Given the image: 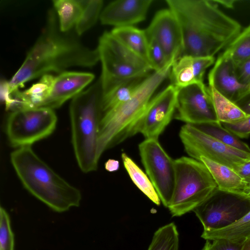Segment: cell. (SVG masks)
Segmentation results:
<instances>
[{
	"mask_svg": "<svg viewBox=\"0 0 250 250\" xmlns=\"http://www.w3.org/2000/svg\"><path fill=\"white\" fill-rule=\"evenodd\" d=\"M78 36L74 28L62 31L56 11L49 10L43 30L8 82L10 93L29 81L51 73H61L71 67L94 66L100 61L97 48L86 46Z\"/></svg>",
	"mask_w": 250,
	"mask_h": 250,
	"instance_id": "6da1fadb",
	"label": "cell"
},
{
	"mask_svg": "<svg viewBox=\"0 0 250 250\" xmlns=\"http://www.w3.org/2000/svg\"><path fill=\"white\" fill-rule=\"evenodd\" d=\"M179 23L184 56L214 57L241 32V26L212 0H166ZM179 57V58H180Z\"/></svg>",
	"mask_w": 250,
	"mask_h": 250,
	"instance_id": "7a4b0ae2",
	"label": "cell"
},
{
	"mask_svg": "<svg viewBox=\"0 0 250 250\" xmlns=\"http://www.w3.org/2000/svg\"><path fill=\"white\" fill-rule=\"evenodd\" d=\"M10 160L24 188L54 211L62 212L80 206V190L56 173L30 146L17 148Z\"/></svg>",
	"mask_w": 250,
	"mask_h": 250,
	"instance_id": "3957f363",
	"label": "cell"
},
{
	"mask_svg": "<svg viewBox=\"0 0 250 250\" xmlns=\"http://www.w3.org/2000/svg\"><path fill=\"white\" fill-rule=\"evenodd\" d=\"M174 62L153 71L140 83L132 97L113 109L101 115L98 133V156L137 133L140 122L153 95L169 75Z\"/></svg>",
	"mask_w": 250,
	"mask_h": 250,
	"instance_id": "277c9868",
	"label": "cell"
},
{
	"mask_svg": "<svg viewBox=\"0 0 250 250\" xmlns=\"http://www.w3.org/2000/svg\"><path fill=\"white\" fill-rule=\"evenodd\" d=\"M103 97L99 78L74 97L70 104L72 144L78 166L84 173L98 168L99 125Z\"/></svg>",
	"mask_w": 250,
	"mask_h": 250,
	"instance_id": "5b68a950",
	"label": "cell"
},
{
	"mask_svg": "<svg viewBox=\"0 0 250 250\" xmlns=\"http://www.w3.org/2000/svg\"><path fill=\"white\" fill-rule=\"evenodd\" d=\"M175 184L167 208L172 216L192 211L217 188L206 166L191 157L174 160Z\"/></svg>",
	"mask_w": 250,
	"mask_h": 250,
	"instance_id": "8992f818",
	"label": "cell"
},
{
	"mask_svg": "<svg viewBox=\"0 0 250 250\" xmlns=\"http://www.w3.org/2000/svg\"><path fill=\"white\" fill-rule=\"evenodd\" d=\"M102 64L103 96L128 81L148 76L152 70L145 60L119 41L111 32L100 38L97 47Z\"/></svg>",
	"mask_w": 250,
	"mask_h": 250,
	"instance_id": "52a82bcc",
	"label": "cell"
},
{
	"mask_svg": "<svg viewBox=\"0 0 250 250\" xmlns=\"http://www.w3.org/2000/svg\"><path fill=\"white\" fill-rule=\"evenodd\" d=\"M57 117L46 107L22 108L11 111L7 119L6 134L10 145L29 146L50 136L55 130Z\"/></svg>",
	"mask_w": 250,
	"mask_h": 250,
	"instance_id": "ba28073f",
	"label": "cell"
},
{
	"mask_svg": "<svg viewBox=\"0 0 250 250\" xmlns=\"http://www.w3.org/2000/svg\"><path fill=\"white\" fill-rule=\"evenodd\" d=\"M250 211V199L243 193L221 190L217 188L193 210L205 232L227 227Z\"/></svg>",
	"mask_w": 250,
	"mask_h": 250,
	"instance_id": "9c48e42d",
	"label": "cell"
},
{
	"mask_svg": "<svg viewBox=\"0 0 250 250\" xmlns=\"http://www.w3.org/2000/svg\"><path fill=\"white\" fill-rule=\"evenodd\" d=\"M179 137L186 152L198 161L203 156L233 169L250 160V152L226 145L190 124L181 127Z\"/></svg>",
	"mask_w": 250,
	"mask_h": 250,
	"instance_id": "30bf717a",
	"label": "cell"
},
{
	"mask_svg": "<svg viewBox=\"0 0 250 250\" xmlns=\"http://www.w3.org/2000/svg\"><path fill=\"white\" fill-rule=\"evenodd\" d=\"M139 151L146 172L163 205L168 208L175 184L174 160L162 147L158 139H145Z\"/></svg>",
	"mask_w": 250,
	"mask_h": 250,
	"instance_id": "8fae6325",
	"label": "cell"
},
{
	"mask_svg": "<svg viewBox=\"0 0 250 250\" xmlns=\"http://www.w3.org/2000/svg\"><path fill=\"white\" fill-rule=\"evenodd\" d=\"M174 118L192 125L220 123L208 87L195 83L179 89Z\"/></svg>",
	"mask_w": 250,
	"mask_h": 250,
	"instance_id": "7c38bea8",
	"label": "cell"
},
{
	"mask_svg": "<svg viewBox=\"0 0 250 250\" xmlns=\"http://www.w3.org/2000/svg\"><path fill=\"white\" fill-rule=\"evenodd\" d=\"M179 89L170 84L151 98L137 133L142 134L146 139H158L174 117Z\"/></svg>",
	"mask_w": 250,
	"mask_h": 250,
	"instance_id": "4fadbf2b",
	"label": "cell"
},
{
	"mask_svg": "<svg viewBox=\"0 0 250 250\" xmlns=\"http://www.w3.org/2000/svg\"><path fill=\"white\" fill-rule=\"evenodd\" d=\"M145 31L147 40L156 42L169 61H175L180 57L183 46L182 33L177 20L169 9L158 11Z\"/></svg>",
	"mask_w": 250,
	"mask_h": 250,
	"instance_id": "5bb4252c",
	"label": "cell"
},
{
	"mask_svg": "<svg viewBox=\"0 0 250 250\" xmlns=\"http://www.w3.org/2000/svg\"><path fill=\"white\" fill-rule=\"evenodd\" d=\"M236 68L232 60L223 52L208 75L209 85L234 103L249 93L250 89V86L239 82Z\"/></svg>",
	"mask_w": 250,
	"mask_h": 250,
	"instance_id": "9a60e30c",
	"label": "cell"
},
{
	"mask_svg": "<svg viewBox=\"0 0 250 250\" xmlns=\"http://www.w3.org/2000/svg\"><path fill=\"white\" fill-rule=\"evenodd\" d=\"M152 0H117L102 10L101 23L115 27L132 26L144 21Z\"/></svg>",
	"mask_w": 250,
	"mask_h": 250,
	"instance_id": "2e32d148",
	"label": "cell"
},
{
	"mask_svg": "<svg viewBox=\"0 0 250 250\" xmlns=\"http://www.w3.org/2000/svg\"><path fill=\"white\" fill-rule=\"evenodd\" d=\"M88 72L64 71L55 77L52 90L47 99L40 107L55 109L73 99L94 79Z\"/></svg>",
	"mask_w": 250,
	"mask_h": 250,
	"instance_id": "e0dca14e",
	"label": "cell"
},
{
	"mask_svg": "<svg viewBox=\"0 0 250 250\" xmlns=\"http://www.w3.org/2000/svg\"><path fill=\"white\" fill-rule=\"evenodd\" d=\"M214 57L184 56L173 63L169 73L172 84L178 89L203 82L207 69L214 62Z\"/></svg>",
	"mask_w": 250,
	"mask_h": 250,
	"instance_id": "ac0fdd59",
	"label": "cell"
},
{
	"mask_svg": "<svg viewBox=\"0 0 250 250\" xmlns=\"http://www.w3.org/2000/svg\"><path fill=\"white\" fill-rule=\"evenodd\" d=\"M55 77L51 74L43 75L29 88L23 91L17 89L11 93L15 100L11 111L40 107L50 94Z\"/></svg>",
	"mask_w": 250,
	"mask_h": 250,
	"instance_id": "d6986e66",
	"label": "cell"
},
{
	"mask_svg": "<svg viewBox=\"0 0 250 250\" xmlns=\"http://www.w3.org/2000/svg\"><path fill=\"white\" fill-rule=\"evenodd\" d=\"M199 161L207 167L217 188L223 190L243 193L247 185L231 168L201 156Z\"/></svg>",
	"mask_w": 250,
	"mask_h": 250,
	"instance_id": "ffe728a7",
	"label": "cell"
},
{
	"mask_svg": "<svg viewBox=\"0 0 250 250\" xmlns=\"http://www.w3.org/2000/svg\"><path fill=\"white\" fill-rule=\"evenodd\" d=\"M110 32L124 46L148 62V42L145 30L132 26L115 27Z\"/></svg>",
	"mask_w": 250,
	"mask_h": 250,
	"instance_id": "44dd1931",
	"label": "cell"
},
{
	"mask_svg": "<svg viewBox=\"0 0 250 250\" xmlns=\"http://www.w3.org/2000/svg\"><path fill=\"white\" fill-rule=\"evenodd\" d=\"M201 237L206 240L218 239L244 243L250 238V211L240 219L224 228L203 231Z\"/></svg>",
	"mask_w": 250,
	"mask_h": 250,
	"instance_id": "7402d4cb",
	"label": "cell"
},
{
	"mask_svg": "<svg viewBox=\"0 0 250 250\" xmlns=\"http://www.w3.org/2000/svg\"><path fill=\"white\" fill-rule=\"evenodd\" d=\"M86 0H54L60 29L66 32L73 29L83 11Z\"/></svg>",
	"mask_w": 250,
	"mask_h": 250,
	"instance_id": "603a6c76",
	"label": "cell"
},
{
	"mask_svg": "<svg viewBox=\"0 0 250 250\" xmlns=\"http://www.w3.org/2000/svg\"><path fill=\"white\" fill-rule=\"evenodd\" d=\"M214 108L221 123H233L246 118L247 115L235 103L232 102L213 87L208 85Z\"/></svg>",
	"mask_w": 250,
	"mask_h": 250,
	"instance_id": "cb8c5ba5",
	"label": "cell"
},
{
	"mask_svg": "<svg viewBox=\"0 0 250 250\" xmlns=\"http://www.w3.org/2000/svg\"><path fill=\"white\" fill-rule=\"evenodd\" d=\"M121 157L124 167L133 183L152 202L159 206L160 199L148 177L125 153H122Z\"/></svg>",
	"mask_w": 250,
	"mask_h": 250,
	"instance_id": "d4e9b609",
	"label": "cell"
},
{
	"mask_svg": "<svg viewBox=\"0 0 250 250\" xmlns=\"http://www.w3.org/2000/svg\"><path fill=\"white\" fill-rule=\"evenodd\" d=\"M146 78L135 79L123 83L104 95L102 101L101 115L128 100Z\"/></svg>",
	"mask_w": 250,
	"mask_h": 250,
	"instance_id": "484cf974",
	"label": "cell"
},
{
	"mask_svg": "<svg viewBox=\"0 0 250 250\" xmlns=\"http://www.w3.org/2000/svg\"><path fill=\"white\" fill-rule=\"evenodd\" d=\"M193 125L226 145L245 152H250L249 146L223 127L221 123H210Z\"/></svg>",
	"mask_w": 250,
	"mask_h": 250,
	"instance_id": "4316f807",
	"label": "cell"
},
{
	"mask_svg": "<svg viewBox=\"0 0 250 250\" xmlns=\"http://www.w3.org/2000/svg\"><path fill=\"white\" fill-rule=\"evenodd\" d=\"M179 233L173 223L157 230L147 250H178Z\"/></svg>",
	"mask_w": 250,
	"mask_h": 250,
	"instance_id": "83f0119b",
	"label": "cell"
},
{
	"mask_svg": "<svg viewBox=\"0 0 250 250\" xmlns=\"http://www.w3.org/2000/svg\"><path fill=\"white\" fill-rule=\"evenodd\" d=\"M224 52L236 66L250 58V24L240 33Z\"/></svg>",
	"mask_w": 250,
	"mask_h": 250,
	"instance_id": "f1b7e54d",
	"label": "cell"
},
{
	"mask_svg": "<svg viewBox=\"0 0 250 250\" xmlns=\"http://www.w3.org/2000/svg\"><path fill=\"white\" fill-rule=\"evenodd\" d=\"M103 6L102 0H86L82 15L74 27L78 35H81L96 23Z\"/></svg>",
	"mask_w": 250,
	"mask_h": 250,
	"instance_id": "f546056e",
	"label": "cell"
},
{
	"mask_svg": "<svg viewBox=\"0 0 250 250\" xmlns=\"http://www.w3.org/2000/svg\"><path fill=\"white\" fill-rule=\"evenodd\" d=\"M14 237L10 217L6 210L0 208V250H14Z\"/></svg>",
	"mask_w": 250,
	"mask_h": 250,
	"instance_id": "4dcf8cb0",
	"label": "cell"
},
{
	"mask_svg": "<svg viewBox=\"0 0 250 250\" xmlns=\"http://www.w3.org/2000/svg\"><path fill=\"white\" fill-rule=\"evenodd\" d=\"M147 61L153 71L160 70L168 63L175 61H169L161 46L153 40H148Z\"/></svg>",
	"mask_w": 250,
	"mask_h": 250,
	"instance_id": "1f68e13d",
	"label": "cell"
},
{
	"mask_svg": "<svg viewBox=\"0 0 250 250\" xmlns=\"http://www.w3.org/2000/svg\"><path fill=\"white\" fill-rule=\"evenodd\" d=\"M221 124L223 127L240 139H247L250 136V115L235 123Z\"/></svg>",
	"mask_w": 250,
	"mask_h": 250,
	"instance_id": "d6a6232c",
	"label": "cell"
},
{
	"mask_svg": "<svg viewBox=\"0 0 250 250\" xmlns=\"http://www.w3.org/2000/svg\"><path fill=\"white\" fill-rule=\"evenodd\" d=\"M207 240L202 250H241L243 243L232 242L228 240L218 239Z\"/></svg>",
	"mask_w": 250,
	"mask_h": 250,
	"instance_id": "836d02e7",
	"label": "cell"
},
{
	"mask_svg": "<svg viewBox=\"0 0 250 250\" xmlns=\"http://www.w3.org/2000/svg\"><path fill=\"white\" fill-rule=\"evenodd\" d=\"M236 72L239 82L250 86V58L236 66Z\"/></svg>",
	"mask_w": 250,
	"mask_h": 250,
	"instance_id": "e575fe53",
	"label": "cell"
},
{
	"mask_svg": "<svg viewBox=\"0 0 250 250\" xmlns=\"http://www.w3.org/2000/svg\"><path fill=\"white\" fill-rule=\"evenodd\" d=\"M233 170L248 185L250 184V160L237 166Z\"/></svg>",
	"mask_w": 250,
	"mask_h": 250,
	"instance_id": "d590c367",
	"label": "cell"
},
{
	"mask_svg": "<svg viewBox=\"0 0 250 250\" xmlns=\"http://www.w3.org/2000/svg\"><path fill=\"white\" fill-rule=\"evenodd\" d=\"M247 115H250V93L235 103Z\"/></svg>",
	"mask_w": 250,
	"mask_h": 250,
	"instance_id": "8d00e7d4",
	"label": "cell"
},
{
	"mask_svg": "<svg viewBox=\"0 0 250 250\" xmlns=\"http://www.w3.org/2000/svg\"><path fill=\"white\" fill-rule=\"evenodd\" d=\"M104 167L108 171H116L119 168V162L115 159H109L105 163Z\"/></svg>",
	"mask_w": 250,
	"mask_h": 250,
	"instance_id": "74e56055",
	"label": "cell"
},
{
	"mask_svg": "<svg viewBox=\"0 0 250 250\" xmlns=\"http://www.w3.org/2000/svg\"><path fill=\"white\" fill-rule=\"evenodd\" d=\"M217 5H220L226 8L232 9L234 7L236 0H212Z\"/></svg>",
	"mask_w": 250,
	"mask_h": 250,
	"instance_id": "f35d334b",
	"label": "cell"
},
{
	"mask_svg": "<svg viewBox=\"0 0 250 250\" xmlns=\"http://www.w3.org/2000/svg\"><path fill=\"white\" fill-rule=\"evenodd\" d=\"M241 250H250V238L244 242Z\"/></svg>",
	"mask_w": 250,
	"mask_h": 250,
	"instance_id": "ab89813d",
	"label": "cell"
},
{
	"mask_svg": "<svg viewBox=\"0 0 250 250\" xmlns=\"http://www.w3.org/2000/svg\"><path fill=\"white\" fill-rule=\"evenodd\" d=\"M243 193L250 199V184L247 185Z\"/></svg>",
	"mask_w": 250,
	"mask_h": 250,
	"instance_id": "60d3db41",
	"label": "cell"
},
{
	"mask_svg": "<svg viewBox=\"0 0 250 250\" xmlns=\"http://www.w3.org/2000/svg\"><path fill=\"white\" fill-rule=\"evenodd\" d=\"M249 93H250V89H249Z\"/></svg>",
	"mask_w": 250,
	"mask_h": 250,
	"instance_id": "b9f144b4",
	"label": "cell"
}]
</instances>
